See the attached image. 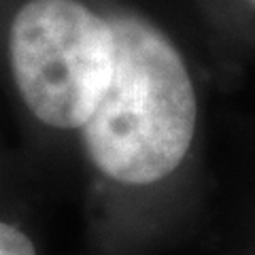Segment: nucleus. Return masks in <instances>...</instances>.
<instances>
[{
	"label": "nucleus",
	"instance_id": "nucleus-1",
	"mask_svg": "<svg viewBox=\"0 0 255 255\" xmlns=\"http://www.w3.org/2000/svg\"><path fill=\"white\" fill-rule=\"evenodd\" d=\"M113 75L81 128L96 170L122 185H153L181 166L198 122L196 90L168 36L134 15L111 17Z\"/></svg>",
	"mask_w": 255,
	"mask_h": 255
},
{
	"label": "nucleus",
	"instance_id": "nucleus-2",
	"mask_svg": "<svg viewBox=\"0 0 255 255\" xmlns=\"http://www.w3.org/2000/svg\"><path fill=\"white\" fill-rule=\"evenodd\" d=\"M9 64L21 102L53 130H81L115 64L111 19L81 0H28L9 28Z\"/></svg>",
	"mask_w": 255,
	"mask_h": 255
},
{
	"label": "nucleus",
	"instance_id": "nucleus-3",
	"mask_svg": "<svg viewBox=\"0 0 255 255\" xmlns=\"http://www.w3.org/2000/svg\"><path fill=\"white\" fill-rule=\"evenodd\" d=\"M0 255H36V245L17 223L0 219Z\"/></svg>",
	"mask_w": 255,
	"mask_h": 255
},
{
	"label": "nucleus",
	"instance_id": "nucleus-4",
	"mask_svg": "<svg viewBox=\"0 0 255 255\" xmlns=\"http://www.w3.org/2000/svg\"><path fill=\"white\" fill-rule=\"evenodd\" d=\"M249 2H251V4H253V6H255V0H249Z\"/></svg>",
	"mask_w": 255,
	"mask_h": 255
}]
</instances>
